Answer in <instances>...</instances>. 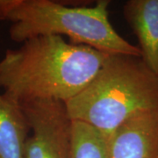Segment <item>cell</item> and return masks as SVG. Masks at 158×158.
I'll use <instances>...</instances> for the list:
<instances>
[{
	"instance_id": "8",
	"label": "cell",
	"mask_w": 158,
	"mask_h": 158,
	"mask_svg": "<svg viewBox=\"0 0 158 158\" xmlns=\"http://www.w3.org/2000/svg\"><path fill=\"white\" fill-rule=\"evenodd\" d=\"M69 158H109L107 138L89 125L72 121Z\"/></svg>"
},
{
	"instance_id": "9",
	"label": "cell",
	"mask_w": 158,
	"mask_h": 158,
	"mask_svg": "<svg viewBox=\"0 0 158 158\" xmlns=\"http://www.w3.org/2000/svg\"><path fill=\"white\" fill-rule=\"evenodd\" d=\"M16 0H0V20H6L9 11Z\"/></svg>"
},
{
	"instance_id": "7",
	"label": "cell",
	"mask_w": 158,
	"mask_h": 158,
	"mask_svg": "<svg viewBox=\"0 0 158 158\" xmlns=\"http://www.w3.org/2000/svg\"><path fill=\"white\" fill-rule=\"evenodd\" d=\"M30 132L21 106L0 94V158H24L25 143Z\"/></svg>"
},
{
	"instance_id": "1",
	"label": "cell",
	"mask_w": 158,
	"mask_h": 158,
	"mask_svg": "<svg viewBox=\"0 0 158 158\" xmlns=\"http://www.w3.org/2000/svg\"><path fill=\"white\" fill-rule=\"evenodd\" d=\"M110 55L40 35L6 50L0 60V89L22 106L39 100L67 103L96 76Z\"/></svg>"
},
{
	"instance_id": "4",
	"label": "cell",
	"mask_w": 158,
	"mask_h": 158,
	"mask_svg": "<svg viewBox=\"0 0 158 158\" xmlns=\"http://www.w3.org/2000/svg\"><path fill=\"white\" fill-rule=\"evenodd\" d=\"M31 135L24 148V158H69L71 125L64 103L39 100L22 105Z\"/></svg>"
},
{
	"instance_id": "6",
	"label": "cell",
	"mask_w": 158,
	"mask_h": 158,
	"mask_svg": "<svg viewBox=\"0 0 158 158\" xmlns=\"http://www.w3.org/2000/svg\"><path fill=\"white\" fill-rule=\"evenodd\" d=\"M123 15L137 38L142 62L158 75V0H128Z\"/></svg>"
},
{
	"instance_id": "2",
	"label": "cell",
	"mask_w": 158,
	"mask_h": 158,
	"mask_svg": "<svg viewBox=\"0 0 158 158\" xmlns=\"http://www.w3.org/2000/svg\"><path fill=\"white\" fill-rule=\"evenodd\" d=\"M69 118L108 138L138 114L158 112V75L141 57L110 55L96 76L65 103Z\"/></svg>"
},
{
	"instance_id": "3",
	"label": "cell",
	"mask_w": 158,
	"mask_h": 158,
	"mask_svg": "<svg viewBox=\"0 0 158 158\" xmlns=\"http://www.w3.org/2000/svg\"><path fill=\"white\" fill-rule=\"evenodd\" d=\"M110 1L98 0L92 7L69 6L51 0H16L7 19L11 40L23 43L40 35L67 36L71 44L107 55L141 57L137 46L118 34L109 20Z\"/></svg>"
},
{
	"instance_id": "5",
	"label": "cell",
	"mask_w": 158,
	"mask_h": 158,
	"mask_svg": "<svg viewBox=\"0 0 158 158\" xmlns=\"http://www.w3.org/2000/svg\"><path fill=\"white\" fill-rule=\"evenodd\" d=\"M109 158H158V112L138 114L107 138Z\"/></svg>"
}]
</instances>
